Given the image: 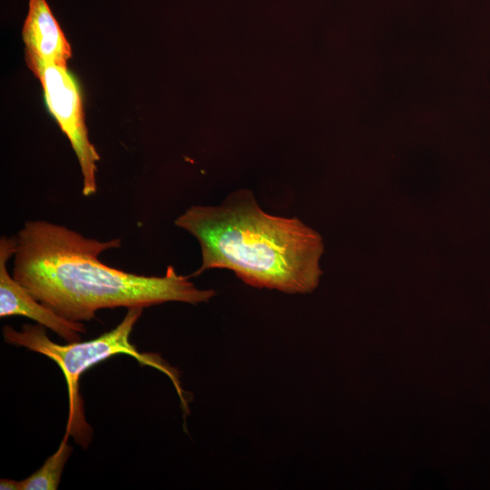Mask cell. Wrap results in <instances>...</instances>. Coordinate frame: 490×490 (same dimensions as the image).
<instances>
[{
	"mask_svg": "<svg viewBox=\"0 0 490 490\" xmlns=\"http://www.w3.org/2000/svg\"><path fill=\"white\" fill-rule=\"evenodd\" d=\"M15 239L12 276L37 300L74 322L92 320L103 309L170 301L197 305L216 295L198 289L172 266L156 277L103 264L99 256L121 247L119 238L100 241L41 220L25 221Z\"/></svg>",
	"mask_w": 490,
	"mask_h": 490,
	"instance_id": "6da1fadb",
	"label": "cell"
},
{
	"mask_svg": "<svg viewBox=\"0 0 490 490\" xmlns=\"http://www.w3.org/2000/svg\"><path fill=\"white\" fill-rule=\"evenodd\" d=\"M174 223L201 247V267L190 278L227 269L258 289L296 294L318 285L320 235L297 217L263 211L249 190L232 192L219 206H191Z\"/></svg>",
	"mask_w": 490,
	"mask_h": 490,
	"instance_id": "7a4b0ae2",
	"label": "cell"
},
{
	"mask_svg": "<svg viewBox=\"0 0 490 490\" xmlns=\"http://www.w3.org/2000/svg\"><path fill=\"white\" fill-rule=\"evenodd\" d=\"M143 308L128 309L122 320L112 330L88 341L68 344L53 342L40 324H24L21 330L9 326L3 328L5 341L40 353L52 359L61 368L67 386L69 414L65 433L81 446L86 448L92 439V427L84 416L83 401L79 391V380L93 366L115 355L124 354L135 358L142 366L152 367L165 374L172 382L182 410L189 413L188 398L181 388L180 375L159 355L140 352L131 343L132 328L142 314Z\"/></svg>",
	"mask_w": 490,
	"mask_h": 490,
	"instance_id": "3957f363",
	"label": "cell"
},
{
	"mask_svg": "<svg viewBox=\"0 0 490 490\" xmlns=\"http://www.w3.org/2000/svg\"><path fill=\"white\" fill-rule=\"evenodd\" d=\"M47 108L67 136L78 160L83 196L96 192L99 154L90 142L84 122L81 93L66 66L49 65L39 76Z\"/></svg>",
	"mask_w": 490,
	"mask_h": 490,
	"instance_id": "277c9868",
	"label": "cell"
},
{
	"mask_svg": "<svg viewBox=\"0 0 490 490\" xmlns=\"http://www.w3.org/2000/svg\"><path fill=\"white\" fill-rule=\"evenodd\" d=\"M16 239H0V317L24 316L54 332L64 341H80L86 332L83 322H74L60 316L37 300L7 270V261L14 257Z\"/></svg>",
	"mask_w": 490,
	"mask_h": 490,
	"instance_id": "5b68a950",
	"label": "cell"
},
{
	"mask_svg": "<svg viewBox=\"0 0 490 490\" xmlns=\"http://www.w3.org/2000/svg\"><path fill=\"white\" fill-rule=\"evenodd\" d=\"M22 35L26 64L36 77L49 65H67L71 47L46 0H29Z\"/></svg>",
	"mask_w": 490,
	"mask_h": 490,
	"instance_id": "8992f818",
	"label": "cell"
},
{
	"mask_svg": "<svg viewBox=\"0 0 490 490\" xmlns=\"http://www.w3.org/2000/svg\"><path fill=\"white\" fill-rule=\"evenodd\" d=\"M69 436L65 433L56 452L49 456L37 471L20 481V490H56L58 488L64 467L73 450L68 443Z\"/></svg>",
	"mask_w": 490,
	"mask_h": 490,
	"instance_id": "52a82bcc",
	"label": "cell"
},
{
	"mask_svg": "<svg viewBox=\"0 0 490 490\" xmlns=\"http://www.w3.org/2000/svg\"><path fill=\"white\" fill-rule=\"evenodd\" d=\"M1 490H20V481L2 478L0 480Z\"/></svg>",
	"mask_w": 490,
	"mask_h": 490,
	"instance_id": "ba28073f",
	"label": "cell"
}]
</instances>
